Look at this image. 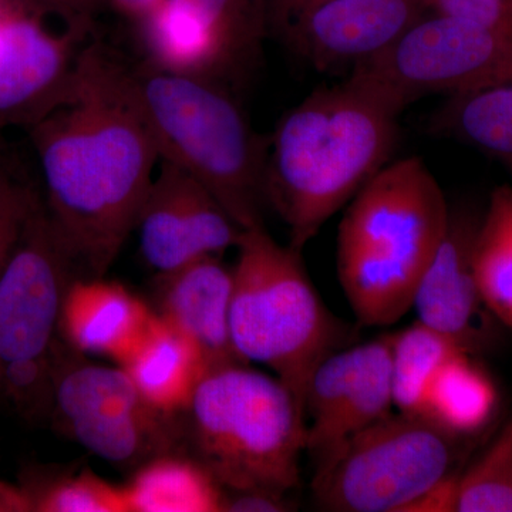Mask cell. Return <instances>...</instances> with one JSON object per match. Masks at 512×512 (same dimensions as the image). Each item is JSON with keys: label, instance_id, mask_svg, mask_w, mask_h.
<instances>
[{"label": "cell", "instance_id": "8", "mask_svg": "<svg viewBox=\"0 0 512 512\" xmlns=\"http://www.w3.org/2000/svg\"><path fill=\"white\" fill-rule=\"evenodd\" d=\"M352 73L407 107L426 94L450 96L512 80V45L474 23L429 12Z\"/></svg>", "mask_w": 512, "mask_h": 512}, {"label": "cell", "instance_id": "36", "mask_svg": "<svg viewBox=\"0 0 512 512\" xmlns=\"http://www.w3.org/2000/svg\"><path fill=\"white\" fill-rule=\"evenodd\" d=\"M56 2L69 3V5H76V3L82 2V0H56Z\"/></svg>", "mask_w": 512, "mask_h": 512}, {"label": "cell", "instance_id": "15", "mask_svg": "<svg viewBox=\"0 0 512 512\" xmlns=\"http://www.w3.org/2000/svg\"><path fill=\"white\" fill-rule=\"evenodd\" d=\"M154 309L116 282L74 279L64 295L59 328L72 348L121 366L153 318Z\"/></svg>", "mask_w": 512, "mask_h": 512}, {"label": "cell", "instance_id": "18", "mask_svg": "<svg viewBox=\"0 0 512 512\" xmlns=\"http://www.w3.org/2000/svg\"><path fill=\"white\" fill-rule=\"evenodd\" d=\"M130 512H220L225 490L195 458L161 454L124 485Z\"/></svg>", "mask_w": 512, "mask_h": 512}, {"label": "cell", "instance_id": "19", "mask_svg": "<svg viewBox=\"0 0 512 512\" xmlns=\"http://www.w3.org/2000/svg\"><path fill=\"white\" fill-rule=\"evenodd\" d=\"M392 340L389 333L359 345L355 373L343 390L336 416L312 454L318 463L350 436L393 413Z\"/></svg>", "mask_w": 512, "mask_h": 512}, {"label": "cell", "instance_id": "2", "mask_svg": "<svg viewBox=\"0 0 512 512\" xmlns=\"http://www.w3.org/2000/svg\"><path fill=\"white\" fill-rule=\"evenodd\" d=\"M406 109L392 94L352 73L306 97L279 121L266 154L264 192L302 249L389 163Z\"/></svg>", "mask_w": 512, "mask_h": 512}, {"label": "cell", "instance_id": "11", "mask_svg": "<svg viewBox=\"0 0 512 512\" xmlns=\"http://www.w3.org/2000/svg\"><path fill=\"white\" fill-rule=\"evenodd\" d=\"M84 35L82 25L56 35L35 19L0 16V128L26 130L59 103Z\"/></svg>", "mask_w": 512, "mask_h": 512}, {"label": "cell", "instance_id": "17", "mask_svg": "<svg viewBox=\"0 0 512 512\" xmlns=\"http://www.w3.org/2000/svg\"><path fill=\"white\" fill-rule=\"evenodd\" d=\"M146 62L164 72L221 79L234 69L227 47L200 16L164 0L143 32Z\"/></svg>", "mask_w": 512, "mask_h": 512}, {"label": "cell", "instance_id": "5", "mask_svg": "<svg viewBox=\"0 0 512 512\" xmlns=\"http://www.w3.org/2000/svg\"><path fill=\"white\" fill-rule=\"evenodd\" d=\"M181 413L195 460L225 491L298 487L306 417L278 377L244 363L212 369Z\"/></svg>", "mask_w": 512, "mask_h": 512}, {"label": "cell", "instance_id": "10", "mask_svg": "<svg viewBox=\"0 0 512 512\" xmlns=\"http://www.w3.org/2000/svg\"><path fill=\"white\" fill-rule=\"evenodd\" d=\"M136 228L144 261L160 274L237 248L242 229L190 174L160 160Z\"/></svg>", "mask_w": 512, "mask_h": 512}, {"label": "cell", "instance_id": "27", "mask_svg": "<svg viewBox=\"0 0 512 512\" xmlns=\"http://www.w3.org/2000/svg\"><path fill=\"white\" fill-rule=\"evenodd\" d=\"M200 16L221 37L234 66L254 56L261 39L262 22L247 12L245 0H171Z\"/></svg>", "mask_w": 512, "mask_h": 512}, {"label": "cell", "instance_id": "34", "mask_svg": "<svg viewBox=\"0 0 512 512\" xmlns=\"http://www.w3.org/2000/svg\"><path fill=\"white\" fill-rule=\"evenodd\" d=\"M123 8L133 13H147L150 15L154 9L161 5L160 0H117Z\"/></svg>", "mask_w": 512, "mask_h": 512}, {"label": "cell", "instance_id": "35", "mask_svg": "<svg viewBox=\"0 0 512 512\" xmlns=\"http://www.w3.org/2000/svg\"><path fill=\"white\" fill-rule=\"evenodd\" d=\"M26 503L19 500L18 495L9 491H0V507H23Z\"/></svg>", "mask_w": 512, "mask_h": 512}, {"label": "cell", "instance_id": "30", "mask_svg": "<svg viewBox=\"0 0 512 512\" xmlns=\"http://www.w3.org/2000/svg\"><path fill=\"white\" fill-rule=\"evenodd\" d=\"M286 495L268 491H225L224 511L284 512L291 510Z\"/></svg>", "mask_w": 512, "mask_h": 512}, {"label": "cell", "instance_id": "31", "mask_svg": "<svg viewBox=\"0 0 512 512\" xmlns=\"http://www.w3.org/2000/svg\"><path fill=\"white\" fill-rule=\"evenodd\" d=\"M329 2L332 0H271V26L279 35L285 37L305 16Z\"/></svg>", "mask_w": 512, "mask_h": 512}, {"label": "cell", "instance_id": "4", "mask_svg": "<svg viewBox=\"0 0 512 512\" xmlns=\"http://www.w3.org/2000/svg\"><path fill=\"white\" fill-rule=\"evenodd\" d=\"M131 73L160 160L204 185L242 229L264 227L268 146L222 80L147 62Z\"/></svg>", "mask_w": 512, "mask_h": 512}, {"label": "cell", "instance_id": "29", "mask_svg": "<svg viewBox=\"0 0 512 512\" xmlns=\"http://www.w3.org/2000/svg\"><path fill=\"white\" fill-rule=\"evenodd\" d=\"M427 12L474 23L512 45V0H421Z\"/></svg>", "mask_w": 512, "mask_h": 512}, {"label": "cell", "instance_id": "1", "mask_svg": "<svg viewBox=\"0 0 512 512\" xmlns=\"http://www.w3.org/2000/svg\"><path fill=\"white\" fill-rule=\"evenodd\" d=\"M26 131L47 215L76 271L104 278L160 164L131 67L106 46H84L62 99Z\"/></svg>", "mask_w": 512, "mask_h": 512}, {"label": "cell", "instance_id": "12", "mask_svg": "<svg viewBox=\"0 0 512 512\" xmlns=\"http://www.w3.org/2000/svg\"><path fill=\"white\" fill-rule=\"evenodd\" d=\"M426 13L421 0H332L285 40L318 70H353L382 55Z\"/></svg>", "mask_w": 512, "mask_h": 512}, {"label": "cell", "instance_id": "32", "mask_svg": "<svg viewBox=\"0 0 512 512\" xmlns=\"http://www.w3.org/2000/svg\"><path fill=\"white\" fill-rule=\"evenodd\" d=\"M457 480L458 473L454 471L420 495L404 512H456Z\"/></svg>", "mask_w": 512, "mask_h": 512}, {"label": "cell", "instance_id": "21", "mask_svg": "<svg viewBox=\"0 0 512 512\" xmlns=\"http://www.w3.org/2000/svg\"><path fill=\"white\" fill-rule=\"evenodd\" d=\"M497 406L490 376L471 360L470 353L454 356L441 366L427 392L423 416L456 437L483 429Z\"/></svg>", "mask_w": 512, "mask_h": 512}, {"label": "cell", "instance_id": "25", "mask_svg": "<svg viewBox=\"0 0 512 512\" xmlns=\"http://www.w3.org/2000/svg\"><path fill=\"white\" fill-rule=\"evenodd\" d=\"M456 512H512V420L466 473H458Z\"/></svg>", "mask_w": 512, "mask_h": 512}, {"label": "cell", "instance_id": "26", "mask_svg": "<svg viewBox=\"0 0 512 512\" xmlns=\"http://www.w3.org/2000/svg\"><path fill=\"white\" fill-rule=\"evenodd\" d=\"M43 197L15 148L0 138V269Z\"/></svg>", "mask_w": 512, "mask_h": 512}, {"label": "cell", "instance_id": "14", "mask_svg": "<svg viewBox=\"0 0 512 512\" xmlns=\"http://www.w3.org/2000/svg\"><path fill=\"white\" fill-rule=\"evenodd\" d=\"M478 227L450 211L446 234L421 276L412 309L417 320L458 340L471 350L480 305H484L474 272Z\"/></svg>", "mask_w": 512, "mask_h": 512}, {"label": "cell", "instance_id": "24", "mask_svg": "<svg viewBox=\"0 0 512 512\" xmlns=\"http://www.w3.org/2000/svg\"><path fill=\"white\" fill-rule=\"evenodd\" d=\"M56 407L66 423L84 417L153 409L123 367L76 366L56 384Z\"/></svg>", "mask_w": 512, "mask_h": 512}, {"label": "cell", "instance_id": "13", "mask_svg": "<svg viewBox=\"0 0 512 512\" xmlns=\"http://www.w3.org/2000/svg\"><path fill=\"white\" fill-rule=\"evenodd\" d=\"M157 279L154 312L200 349L210 370L242 363L229 322L234 274L221 256H205Z\"/></svg>", "mask_w": 512, "mask_h": 512}, {"label": "cell", "instance_id": "16", "mask_svg": "<svg viewBox=\"0 0 512 512\" xmlns=\"http://www.w3.org/2000/svg\"><path fill=\"white\" fill-rule=\"evenodd\" d=\"M121 367L148 406L165 414L183 412L210 372L200 349L156 312Z\"/></svg>", "mask_w": 512, "mask_h": 512}, {"label": "cell", "instance_id": "23", "mask_svg": "<svg viewBox=\"0 0 512 512\" xmlns=\"http://www.w3.org/2000/svg\"><path fill=\"white\" fill-rule=\"evenodd\" d=\"M474 272L485 308L512 328V188L494 190L474 242Z\"/></svg>", "mask_w": 512, "mask_h": 512}, {"label": "cell", "instance_id": "6", "mask_svg": "<svg viewBox=\"0 0 512 512\" xmlns=\"http://www.w3.org/2000/svg\"><path fill=\"white\" fill-rule=\"evenodd\" d=\"M232 268L231 338L242 363L271 369L305 412L309 380L335 352L340 325L326 309L301 259L265 227L244 229Z\"/></svg>", "mask_w": 512, "mask_h": 512}, {"label": "cell", "instance_id": "22", "mask_svg": "<svg viewBox=\"0 0 512 512\" xmlns=\"http://www.w3.org/2000/svg\"><path fill=\"white\" fill-rule=\"evenodd\" d=\"M470 350L436 329L413 323L393 333L392 383L394 409L423 416L427 392L444 363Z\"/></svg>", "mask_w": 512, "mask_h": 512}, {"label": "cell", "instance_id": "20", "mask_svg": "<svg viewBox=\"0 0 512 512\" xmlns=\"http://www.w3.org/2000/svg\"><path fill=\"white\" fill-rule=\"evenodd\" d=\"M430 130L497 158L512 171V80L450 94Z\"/></svg>", "mask_w": 512, "mask_h": 512}, {"label": "cell", "instance_id": "33", "mask_svg": "<svg viewBox=\"0 0 512 512\" xmlns=\"http://www.w3.org/2000/svg\"><path fill=\"white\" fill-rule=\"evenodd\" d=\"M45 359L18 360L5 365L6 382L13 393H29L43 382Z\"/></svg>", "mask_w": 512, "mask_h": 512}, {"label": "cell", "instance_id": "9", "mask_svg": "<svg viewBox=\"0 0 512 512\" xmlns=\"http://www.w3.org/2000/svg\"><path fill=\"white\" fill-rule=\"evenodd\" d=\"M76 271L45 202L0 269V362L45 359Z\"/></svg>", "mask_w": 512, "mask_h": 512}, {"label": "cell", "instance_id": "28", "mask_svg": "<svg viewBox=\"0 0 512 512\" xmlns=\"http://www.w3.org/2000/svg\"><path fill=\"white\" fill-rule=\"evenodd\" d=\"M45 512H130L126 488L92 473L64 478L47 488L36 504Z\"/></svg>", "mask_w": 512, "mask_h": 512}, {"label": "cell", "instance_id": "3", "mask_svg": "<svg viewBox=\"0 0 512 512\" xmlns=\"http://www.w3.org/2000/svg\"><path fill=\"white\" fill-rule=\"evenodd\" d=\"M450 211L420 157L387 163L349 201L336 261L340 286L362 325H393L412 309Z\"/></svg>", "mask_w": 512, "mask_h": 512}, {"label": "cell", "instance_id": "7", "mask_svg": "<svg viewBox=\"0 0 512 512\" xmlns=\"http://www.w3.org/2000/svg\"><path fill=\"white\" fill-rule=\"evenodd\" d=\"M457 439L427 417L389 414L319 461L313 495L328 511L404 512L454 473Z\"/></svg>", "mask_w": 512, "mask_h": 512}]
</instances>
